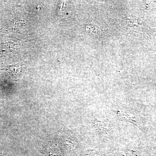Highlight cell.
<instances>
[{
	"instance_id": "1",
	"label": "cell",
	"mask_w": 156,
	"mask_h": 156,
	"mask_svg": "<svg viewBox=\"0 0 156 156\" xmlns=\"http://www.w3.org/2000/svg\"><path fill=\"white\" fill-rule=\"evenodd\" d=\"M8 72L13 77H18L21 74V66L20 64H14L13 65L8 66L3 69Z\"/></svg>"
}]
</instances>
